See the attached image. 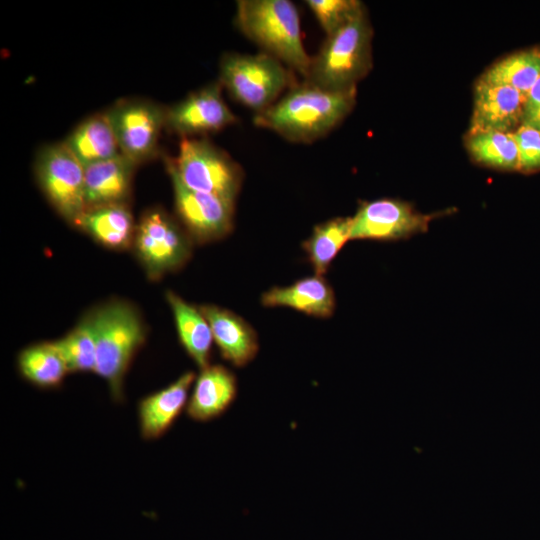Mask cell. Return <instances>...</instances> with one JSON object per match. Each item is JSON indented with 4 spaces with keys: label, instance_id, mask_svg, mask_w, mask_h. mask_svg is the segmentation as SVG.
<instances>
[{
    "label": "cell",
    "instance_id": "1",
    "mask_svg": "<svg viewBox=\"0 0 540 540\" xmlns=\"http://www.w3.org/2000/svg\"><path fill=\"white\" fill-rule=\"evenodd\" d=\"M357 89L329 91L306 80L293 84L267 109L256 113V126L288 141L311 143L339 125L356 103Z\"/></svg>",
    "mask_w": 540,
    "mask_h": 540
},
{
    "label": "cell",
    "instance_id": "2",
    "mask_svg": "<svg viewBox=\"0 0 540 540\" xmlns=\"http://www.w3.org/2000/svg\"><path fill=\"white\" fill-rule=\"evenodd\" d=\"M235 22L252 42L306 77L311 61L302 38L299 11L289 0H239Z\"/></svg>",
    "mask_w": 540,
    "mask_h": 540
},
{
    "label": "cell",
    "instance_id": "3",
    "mask_svg": "<svg viewBox=\"0 0 540 540\" xmlns=\"http://www.w3.org/2000/svg\"><path fill=\"white\" fill-rule=\"evenodd\" d=\"M96 335L95 373L108 384L112 398L123 400L125 375L146 337L140 312L124 300H111L91 310Z\"/></svg>",
    "mask_w": 540,
    "mask_h": 540
},
{
    "label": "cell",
    "instance_id": "4",
    "mask_svg": "<svg viewBox=\"0 0 540 540\" xmlns=\"http://www.w3.org/2000/svg\"><path fill=\"white\" fill-rule=\"evenodd\" d=\"M373 30L362 9L334 33L327 35L311 56L304 80L329 91L356 88L372 68Z\"/></svg>",
    "mask_w": 540,
    "mask_h": 540
},
{
    "label": "cell",
    "instance_id": "5",
    "mask_svg": "<svg viewBox=\"0 0 540 540\" xmlns=\"http://www.w3.org/2000/svg\"><path fill=\"white\" fill-rule=\"evenodd\" d=\"M218 82L237 102L259 113L273 105L296 80L291 69L261 51L225 53L219 64Z\"/></svg>",
    "mask_w": 540,
    "mask_h": 540
},
{
    "label": "cell",
    "instance_id": "6",
    "mask_svg": "<svg viewBox=\"0 0 540 540\" xmlns=\"http://www.w3.org/2000/svg\"><path fill=\"white\" fill-rule=\"evenodd\" d=\"M187 188L236 201L244 171L224 150L206 138H183L176 158H166Z\"/></svg>",
    "mask_w": 540,
    "mask_h": 540
},
{
    "label": "cell",
    "instance_id": "7",
    "mask_svg": "<svg viewBox=\"0 0 540 540\" xmlns=\"http://www.w3.org/2000/svg\"><path fill=\"white\" fill-rule=\"evenodd\" d=\"M193 244L177 218L154 207L146 210L137 222L131 249L147 277L156 281L181 269L191 257Z\"/></svg>",
    "mask_w": 540,
    "mask_h": 540
},
{
    "label": "cell",
    "instance_id": "8",
    "mask_svg": "<svg viewBox=\"0 0 540 540\" xmlns=\"http://www.w3.org/2000/svg\"><path fill=\"white\" fill-rule=\"evenodd\" d=\"M37 184L54 210L69 224L86 209L84 167L63 142L41 148L34 163Z\"/></svg>",
    "mask_w": 540,
    "mask_h": 540
},
{
    "label": "cell",
    "instance_id": "9",
    "mask_svg": "<svg viewBox=\"0 0 540 540\" xmlns=\"http://www.w3.org/2000/svg\"><path fill=\"white\" fill-rule=\"evenodd\" d=\"M120 153L138 165L154 158L165 127L166 108L144 99H124L105 112Z\"/></svg>",
    "mask_w": 540,
    "mask_h": 540
},
{
    "label": "cell",
    "instance_id": "10",
    "mask_svg": "<svg viewBox=\"0 0 540 540\" xmlns=\"http://www.w3.org/2000/svg\"><path fill=\"white\" fill-rule=\"evenodd\" d=\"M167 172L173 186L176 218L194 244L215 242L232 232L236 201L191 190L170 168Z\"/></svg>",
    "mask_w": 540,
    "mask_h": 540
},
{
    "label": "cell",
    "instance_id": "11",
    "mask_svg": "<svg viewBox=\"0 0 540 540\" xmlns=\"http://www.w3.org/2000/svg\"><path fill=\"white\" fill-rule=\"evenodd\" d=\"M440 214H423L410 203L393 198L362 202L351 217V240L396 241L428 230Z\"/></svg>",
    "mask_w": 540,
    "mask_h": 540
},
{
    "label": "cell",
    "instance_id": "12",
    "mask_svg": "<svg viewBox=\"0 0 540 540\" xmlns=\"http://www.w3.org/2000/svg\"><path fill=\"white\" fill-rule=\"evenodd\" d=\"M219 82L210 83L166 108L165 128L183 138L220 131L238 119L225 103Z\"/></svg>",
    "mask_w": 540,
    "mask_h": 540
},
{
    "label": "cell",
    "instance_id": "13",
    "mask_svg": "<svg viewBox=\"0 0 540 540\" xmlns=\"http://www.w3.org/2000/svg\"><path fill=\"white\" fill-rule=\"evenodd\" d=\"M527 96L518 90L480 79L474 87V105L467 135L514 132L522 123Z\"/></svg>",
    "mask_w": 540,
    "mask_h": 540
},
{
    "label": "cell",
    "instance_id": "14",
    "mask_svg": "<svg viewBox=\"0 0 540 540\" xmlns=\"http://www.w3.org/2000/svg\"><path fill=\"white\" fill-rule=\"evenodd\" d=\"M210 324L213 340L226 361L236 367L249 364L259 351L254 328L234 312L213 304L199 306Z\"/></svg>",
    "mask_w": 540,
    "mask_h": 540
},
{
    "label": "cell",
    "instance_id": "15",
    "mask_svg": "<svg viewBox=\"0 0 540 540\" xmlns=\"http://www.w3.org/2000/svg\"><path fill=\"white\" fill-rule=\"evenodd\" d=\"M137 166V163L120 153L111 159L85 167L86 208L128 204Z\"/></svg>",
    "mask_w": 540,
    "mask_h": 540
},
{
    "label": "cell",
    "instance_id": "16",
    "mask_svg": "<svg viewBox=\"0 0 540 540\" xmlns=\"http://www.w3.org/2000/svg\"><path fill=\"white\" fill-rule=\"evenodd\" d=\"M195 373L188 371L166 388L143 398L138 405L140 433L144 440L160 438L187 406Z\"/></svg>",
    "mask_w": 540,
    "mask_h": 540
},
{
    "label": "cell",
    "instance_id": "17",
    "mask_svg": "<svg viewBox=\"0 0 540 540\" xmlns=\"http://www.w3.org/2000/svg\"><path fill=\"white\" fill-rule=\"evenodd\" d=\"M237 379L226 367L215 364L201 369L186 406L187 415L199 422L221 416L234 402Z\"/></svg>",
    "mask_w": 540,
    "mask_h": 540
},
{
    "label": "cell",
    "instance_id": "18",
    "mask_svg": "<svg viewBox=\"0 0 540 540\" xmlns=\"http://www.w3.org/2000/svg\"><path fill=\"white\" fill-rule=\"evenodd\" d=\"M265 307H288L317 318H329L336 307L335 293L329 282L314 274L285 287H273L261 296Z\"/></svg>",
    "mask_w": 540,
    "mask_h": 540
},
{
    "label": "cell",
    "instance_id": "19",
    "mask_svg": "<svg viewBox=\"0 0 540 540\" xmlns=\"http://www.w3.org/2000/svg\"><path fill=\"white\" fill-rule=\"evenodd\" d=\"M98 244L112 250L132 248L137 223L128 204L86 208L74 225Z\"/></svg>",
    "mask_w": 540,
    "mask_h": 540
},
{
    "label": "cell",
    "instance_id": "20",
    "mask_svg": "<svg viewBox=\"0 0 540 540\" xmlns=\"http://www.w3.org/2000/svg\"><path fill=\"white\" fill-rule=\"evenodd\" d=\"M63 143L84 168L120 154L105 112L86 118L75 127Z\"/></svg>",
    "mask_w": 540,
    "mask_h": 540
},
{
    "label": "cell",
    "instance_id": "21",
    "mask_svg": "<svg viewBox=\"0 0 540 540\" xmlns=\"http://www.w3.org/2000/svg\"><path fill=\"white\" fill-rule=\"evenodd\" d=\"M172 310L179 340L187 354L200 369L210 365L213 335L209 322L196 307L173 291L166 292Z\"/></svg>",
    "mask_w": 540,
    "mask_h": 540
},
{
    "label": "cell",
    "instance_id": "22",
    "mask_svg": "<svg viewBox=\"0 0 540 540\" xmlns=\"http://www.w3.org/2000/svg\"><path fill=\"white\" fill-rule=\"evenodd\" d=\"M17 365L21 375L40 388H54L69 373L53 341L30 345L20 351Z\"/></svg>",
    "mask_w": 540,
    "mask_h": 540
},
{
    "label": "cell",
    "instance_id": "23",
    "mask_svg": "<svg viewBox=\"0 0 540 540\" xmlns=\"http://www.w3.org/2000/svg\"><path fill=\"white\" fill-rule=\"evenodd\" d=\"M351 217H337L313 228L303 242L308 261L314 274L324 276L337 254L350 239Z\"/></svg>",
    "mask_w": 540,
    "mask_h": 540
},
{
    "label": "cell",
    "instance_id": "24",
    "mask_svg": "<svg viewBox=\"0 0 540 540\" xmlns=\"http://www.w3.org/2000/svg\"><path fill=\"white\" fill-rule=\"evenodd\" d=\"M539 77L540 48H533L495 62L479 79L510 86L527 96Z\"/></svg>",
    "mask_w": 540,
    "mask_h": 540
},
{
    "label": "cell",
    "instance_id": "25",
    "mask_svg": "<svg viewBox=\"0 0 540 540\" xmlns=\"http://www.w3.org/2000/svg\"><path fill=\"white\" fill-rule=\"evenodd\" d=\"M467 149L472 158L499 170H519V155L513 132H484L467 135Z\"/></svg>",
    "mask_w": 540,
    "mask_h": 540
},
{
    "label": "cell",
    "instance_id": "26",
    "mask_svg": "<svg viewBox=\"0 0 540 540\" xmlns=\"http://www.w3.org/2000/svg\"><path fill=\"white\" fill-rule=\"evenodd\" d=\"M53 343L63 357L69 373L95 372L96 335L91 311L71 331Z\"/></svg>",
    "mask_w": 540,
    "mask_h": 540
},
{
    "label": "cell",
    "instance_id": "27",
    "mask_svg": "<svg viewBox=\"0 0 540 540\" xmlns=\"http://www.w3.org/2000/svg\"><path fill=\"white\" fill-rule=\"evenodd\" d=\"M305 3L326 36L337 31L365 8L358 0H307Z\"/></svg>",
    "mask_w": 540,
    "mask_h": 540
},
{
    "label": "cell",
    "instance_id": "28",
    "mask_svg": "<svg viewBox=\"0 0 540 540\" xmlns=\"http://www.w3.org/2000/svg\"><path fill=\"white\" fill-rule=\"evenodd\" d=\"M519 155V171L533 172L540 169V131L521 123L513 132Z\"/></svg>",
    "mask_w": 540,
    "mask_h": 540
},
{
    "label": "cell",
    "instance_id": "29",
    "mask_svg": "<svg viewBox=\"0 0 540 540\" xmlns=\"http://www.w3.org/2000/svg\"><path fill=\"white\" fill-rule=\"evenodd\" d=\"M522 123L540 131V77L527 95Z\"/></svg>",
    "mask_w": 540,
    "mask_h": 540
}]
</instances>
